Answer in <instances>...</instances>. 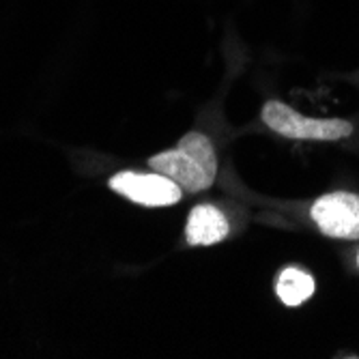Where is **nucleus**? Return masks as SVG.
Listing matches in <instances>:
<instances>
[{"mask_svg":"<svg viewBox=\"0 0 359 359\" xmlns=\"http://www.w3.org/2000/svg\"><path fill=\"white\" fill-rule=\"evenodd\" d=\"M228 219L224 213L213 205H198L189 211L187 226H185V239L189 245H215L228 237Z\"/></svg>","mask_w":359,"mask_h":359,"instance_id":"obj_5","label":"nucleus"},{"mask_svg":"<svg viewBox=\"0 0 359 359\" xmlns=\"http://www.w3.org/2000/svg\"><path fill=\"white\" fill-rule=\"evenodd\" d=\"M314 224L325 237L359 239V196L351 191L325 194L312 205Z\"/></svg>","mask_w":359,"mask_h":359,"instance_id":"obj_3","label":"nucleus"},{"mask_svg":"<svg viewBox=\"0 0 359 359\" xmlns=\"http://www.w3.org/2000/svg\"><path fill=\"white\" fill-rule=\"evenodd\" d=\"M357 267H359V252H357Z\"/></svg>","mask_w":359,"mask_h":359,"instance_id":"obj_7","label":"nucleus"},{"mask_svg":"<svg viewBox=\"0 0 359 359\" xmlns=\"http://www.w3.org/2000/svg\"><path fill=\"white\" fill-rule=\"evenodd\" d=\"M271 132L292 140H342L353 134V125L344 118H310L290 106L269 100L260 112Z\"/></svg>","mask_w":359,"mask_h":359,"instance_id":"obj_2","label":"nucleus"},{"mask_svg":"<svg viewBox=\"0 0 359 359\" xmlns=\"http://www.w3.org/2000/svg\"><path fill=\"white\" fill-rule=\"evenodd\" d=\"M110 187L142 207H170L181 201L183 189L168 177L153 172V175H140V172H121L110 179Z\"/></svg>","mask_w":359,"mask_h":359,"instance_id":"obj_4","label":"nucleus"},{"mask_svg":"<svg viewBox=\"0 0 359 359\" xmlns=\"http://www.w3.org/2000/svg\"><path fill=\"white\" fill-rule=\"evenodd\" d=\"M278 297L284 306L297 308L304 302H308L314 292V278L297 267H288L280 273L278 286H276Z\"/></svg>","mask_w":359,"mask_h":359,"instance_id":"obj_6","label":"nucleus"},{"mask_svg":"<svg viewBox=\"0 0 359 359\" xmlns=\"http://www.w3.org/2000/svg\"><path fill=\"white\" fill-rule=\"evenodd\" d=\"M153 172L172 179L183 191L196 194L213 185L217 175V157L211 140L201 132H189L181 142L149 159Z\"/></svg>","mask_w":359,"mask_h":359,"instance_id":"obj_1","label":"nucleus"}]
</instances>
